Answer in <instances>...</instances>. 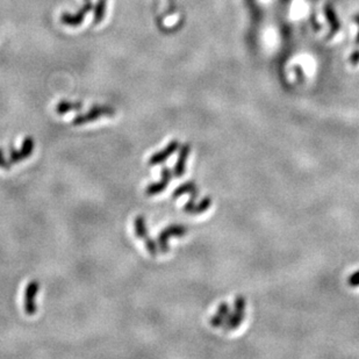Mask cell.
Returning <instances> with one entry per match:
<instances>
[{
  "instance_id": "1",
  "label": "cell",
  "mask_w": 359,
  "mask_h": 359,
  "mask_svg": "<svg viewBox=\"0 0 359 359\" xmlns=\"http://www.w3.org/2000/svg\"><path fill=\"white\" fill-rule=\"evenodd\" d=\"M134 228H135V234L140 239H142L145 244V249L149 254L153 257H156L160 252V248L158 244L155 242L154 239H151L150 234L147 229V224H145V220L143 215H138L134 220Z\"/></svg>"
},
{
  "instance_id": "12",
  "label": "cell",
  "mask_w": 359,
  "mask_h": 359,
  "mask_svg": "<svg viewBox=\"0 0 359 359\" xmlns=\"http://www.w3.org/2000/svg\"><path fill=\"white\" fill-rule=\"evenodd\" d=\"M105 12H106V0H98L97 6L94 7V19H93L94 25L101 22L103 18H105Z\"/></svg>"
},
{
  "instance_id": "10",
  "label": "cell",
  "mask_w": 359,
  "mask_h": 359,
  "mask_svg": "<svg viewBox=\"0 0 359 359\" xmlns=\"http://www.w3.org/2000/svg\"><path fill=\"white\" fill-rule=\"evenodd\" d=\"M194 190H197V185L194 181H187L181 184L178 188H176L172 193L173 199H177V198L184 196L186 193H192Z\"/></svg>"
},
{
  "instance_id": "9",
  "label": "cell",
  "mask_w": 359,
  "mask_h": 359,
  "mask_svg": "<svg viewBox=\"0 0 359 359\" xmlns=\"http://www.w3.org/2000/svg\"><path fill=\"white\" fill-rule=\"evenodd\" d=\"M83 107V102L80 101H69V100H62L57 103L56 106V112L60 115L66 114L69 112L72 111H79Z\"/></svg>"
},
{
  "instance_id": "14",
  "label": "cell",
  "mask_w": 359,
  "mask_h": 359,
  "mask_svg": "<svg viewBox=\"0 0 359 359\" xmlns=\"http://www.w3.org/2000/svg\"><path fill=\"white\" fill-rule=\"evenodd\" d=\"M8 160H10L12 165H13V164L20 163L21 160H23L20 151L18 150V149H15L13 144H11L10 148H8Z\"/></svg>"
},
{
  "instance_id": "5",
  "label": "cell",
  "mask_w": 359,
  "mask_h": 359,
  "mask_svg": "<svg viewBox=\"0 0 359 359\" xmlns=\"http://www.w3.org/2000/svg\"><path fill=\"white\" fill-rule=\"evenodd\" d=\"M160 176H162V178H160V181H155L153 184L148 185L144 191L145 196L154 197L162 193L164 190H166L173 177L172 170L170 169V167H163V169L160 170Z\"/></svg>"
},
{
  "instance_id": "6",
  "label": "cell",
  "mask_w": 359,
  "mask_h": 359,
  "mask_svg": "<svg viewBox=\"0 0 359 359\" xmlns=\"http://www.w3.org/2000/svg\"><path fill=\"white\" fill-rule=\"evenodd\" d=\"M179 145H180L179 141H177V140H173V141L170 142L165 148L162 149V150L157 151V153H155L153 156L149 158V165L156 166V165H160V164H163L164 162H166V160L178 150Z\"/></svg>"
},
{
  "instance_id": "17",
  "label": "cell",
  "mask_w": 359,
  "mask_h": 359,
  "mask_svg": "<svg viewBox=\"0 0 359 359\" xmlns=\"http://www.w3.org/2000/svg\"><path fill=\"white\" fill-rule=\"evenodd\" d=\"M351 284H354L355 286H357L359 284V273H357V275H355L354 277H352Z\"/></svg>"
},
{
  "instance_id": "18",
  "label": "cell",
  "mask_w": 359,
  "mask_h": 359,
  "mask_svg": "<svg viewBox=\"0 0 359 359\" xmlns=\"http://www.w3.org/2000/svg\"><path fill=\"white\" fill-rule=\"evenodd\" d=\"M85 1H90V0H85Z\"/></svg>"
},
{
  "instance_id": "16",
  "label": "cell",
  "mask_w": 359,
  "mask_h": 359,
  "mask_svg": "<svg viewBox=\"0 0 359 359\" xmlns=\"http://www.w3.org/2000/svg\"><path fill=\"white\" fill-rule=\"evenodd\" d=\"M0 167L4 170H11L12 164L8 160H6L5 153L1 148H0Z\"/></svg>"
},
{
  "instance_id": "2",
  "label": "cell",
  "mask_w": 359,
  "mask_h": 359,
  "mask_svg": "<svg viewBox=\"0 0 359 359\" xmlns=\"http://www.w3.org/2000/svg\"><path fill=\"white\" fill-rule=\"evenodd\" d=\"M115 109L111 106H105V105H96L93 107L90 108L89 112L84 114H78L74 120H72V124L74 126H81V124L93 122V121L98 120L100 117L103 115H114Z\"/></svg>"
},
{
  "instance_id": "13",
  "label": "cell",
  "mask_w": 359,
  "mask_h": 359,
  "mask_svg": "<svg viewBox=\"0 0 359 359\" xmlns=\"http://www.w3.org/2000/svg\"><path fill=\"white\" fill-rule=\"evenodd\" d=\"M227 313H228L227 305L226 303H222V305L220 306V308H219L218 310V314L215 316H213V318L211 319V324L213 325V327H219V325H221L223 319L227 316Z\"/></svg>"
},
{
  "instance_id": "3",
  "label": "cell",
  "mask_w": 359,
  "mask_h": 359,
  "mask_svg": "<svg viewBox=\"0 0 359 359\" xmlns=\"http://www.w3.org/2000/svg\"><path fill=\"white\" fill-rule=\"evenodd\" d=\"M187 234V228L181 226V224H171V226L164 228V229L158 234L157 237V243L160 251L162 254H167L170 250L169 246V239L170 237L176 236V237H181Z\"/></svg>"
},
{
  "instance_id": "4",
  "label": "cell",
  "mask_w": 359,
  "mask_h": 359,
  "mask_svg": "<svg viewBox=\"0 0 359 359\" xmlns=\"http://www.w3.org/2000/svg\"><path fill=\"white\" fill-rule=\"evenodd\" d=\"M40 291V282L38 280H32L28 282L25 290V298H23V308L26 314L33 316L38 313V305L35 298Z\"/></svg>"
},
{
  "instance_id": "7",
  "label": "cell",
  "mask_w": 359,
  "mask_h": 359,
  "mask_svg": "<svg viewBox=\"0 0 359 359\" xmlns=\"http://www.w3.org/2000/svg\"><path fill=\"white\" fill-rule=\"evenodd\" d=\"M92 10V4L90 1H86V5L83 6V7L79 10L78 13L76 14H69V13H63L62 17H60V21L63 23H65L66 26H71V27H78L80 26V23L83 22L85 19V15L87 14V12Z\"/></svg>"
},
{
  "instance_id": "11",
  "label": "cell",
  "mask_w": 359,
  "mask_h": 359,
  "mask_svg": "<svg viewBox=\"0 0 359 359\" xmlns=\"http://www.w3.org/2000/svg\"><path fill=\"white\" fill-rule=\"evenodd\" d=\"M33 150H34V140H33L32 136H26L22 142V145H21V148L19 149L21 156H22L23 160L29 158L30 155L33 153Z\"/></svg>"
},
{
  "instance_id": "15",
  "label": "cell",
  "mask_w": 359,
  "mask_h": 359,
  "mask_svg": "<svg viewBox=\"0 0 359 359\" xmlns=\"http://www.w3.org/2000/svg\"><path fill=\"white\" fill-rule=\"evenodd\" d=\"M209 206H211V199H209L208 197H206L205 199H202L201 201H200L199 205L194 206L193 211L191 214H200V213L207 211V208H208Z\"/></svg>"
},
{
  "instance_id": "8",
  "label": "cell",
  "mask_w": 359,
  "mask_h": 359,
  "mask_svg": "<svg viewBox=\"0 0 359 359\" xmlns=\"http://www.w3.org/2000/svg\"><path fill=\"white\" fill-rule=\"evenodd\" d=\"M190 151H191V145L188 144V143L181 145L180 151H179V155H178V160L175 164V169H173V176H175L176 178L182 177L185 171H186V162H187L188 155H190Z\"/></svg>"
}]
</instances>
